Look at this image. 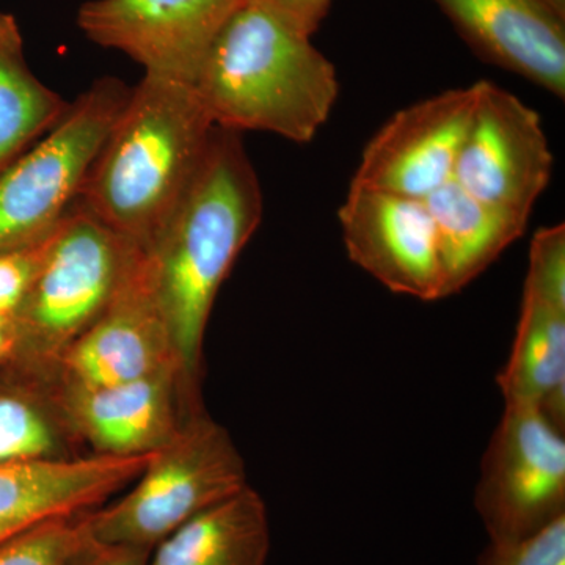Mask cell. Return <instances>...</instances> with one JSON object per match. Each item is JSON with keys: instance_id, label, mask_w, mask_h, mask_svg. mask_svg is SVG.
I'll return each mask as SVG.
<instances>
[{"instance_id": "cell-26", "label": "cell", "mask_w": 565, "mask_h": 565, "mask_svg": "<svg viewBox=\"0 0 565 565\" xmlns=\"http://www.w3.org/2000/svg\"><path fill=\"white\" fill-rule=\"evenodd\" d=\"M151 550L93 542L87 537L70 565H148Z\"/></svg>"}, {"instance_id": "cell-3", "label": "cell", "mask_w": 565, "mask_h": 565, "mask_svg": "<svg viewBox=\"0 0 565 565\" xmlns=\"http://www.w3.org/2000/svg\"><path fill=\"white\" fill-rule=\"evenodd\" d=\"M214 128L192 84L145 74L77 202L145 250L195 177Z\"/></svg>"}, {"instance_id": "cell-19", "label": "cell", "mask_w": 565, "mask_h": 565, "mask_svg": "<svg viewBox=\"0 0 565 565\" xmlns=\"http://www.w3.org/2000/svg\"><path fill=\"white\" fill-rule=\"evenodd\" d=\"M88 455L63 414L50 375L17 362L0 366V465Z\"/></svg>"}, {"instance_id": "cell-21", "label": "cell", "mask_w": 565, "mask_h": 565, "mask_svg": "<svg viewBox=\"0 0 565 565\" xmlns=\"http://www.w3.org/2000/svg\"><path fill=\"white\" fill-rule=\"evenodd\" d=\"M82 515L50 520L7 542L0 565H70L87 541Z\"/></svg>"}, {"instance_id": "cell-6", "label": "cell", "mask_w": 565, "mask_h": 565, "mask_svg": "<svg viewBox=\"0 0 565 565\" xmlns=\"http://www.w3.org/2000/svg\"><path fill=\"white\" fill-rule=\"evenodd\" d=\"M129 92L114 77L96 81L43 139L0 170V252L41 243L57 228Z\"/></svg>"}, {"instance_id": "cell-27", "label": "cell", "mask_w": 565, "mask_h": 565, "mask_svg": "<svg viewBox=\"0 0 565 565\" xmlns=\"http://www.w3.org/2000/svg\"><path fill=\"white\" fill-rule=\"evenodd\" d=\"M17 344L18 332L14 316L0 315V366L13 362Z\"/></svg>"}, {"instance_id": "cell-11", "label": "cell", "mask_w": 565, "mask_h": 565, "mask_svg": "<svg viewBox=\"0 0 565 565\" xmlns=\"http://www.w3.org/2000/svg\"><path fill=\"white\" fill-rule=\"evenodd\" d=\"M349 258L390 291L444 299L437 234L426 200L352 182L338 212Z\"/></svg>"}, {"instance_id": "cell-7", "label": "cell", "mask_w": 565, "mask_h": 565, "mask_svg": "<svg viewBox=\"0 0 565 565\" xmlns=\"http://www.w3.org/2000/svg\"><path fill=\"white\" fill-rule=\"evenodd\" d=\"M475 509L490 542L530 537L565 516V437L531 405L505 404L482 457Z\"/></svg>"}, {"instance_id": "cell-1", "label": "cell", "mask_w": 565, "mask_h": 565, "mask_svg": "<svg viewBox=\"0 0 565 565\" xmlns=\"http://www.w3.org/2000/svg\"><path fill=\"white\" fill-rule=\"evenodd\" d=\"M263 211L262 184L243 139L215 126L191 184L145 248L156 302L182 371L199 388L212 307Z\"/></svg>"}, {"instance_id": "cell-24", "label": "cell", "mask_w": 565, "mask_h": 565, "mask_svg": "<svg viewBox=\"0 0 565 565\" xmlns=\"http://www.w3.org/2000/svg\"><path fill=\"white\" fill-rule=\"evenodd\" d=\"M50 236L28 247L0 252V315L14 316L24 303L39 274Z\"/></svg>"}, {"instance_id": "cell-25", "label": "cell", "mask_w": 565, "mask_h": 565, "mask_svg": "<svg viewBox=\"0 0 565 565\" xmlns=\"http://www.w3.org/2000/svg\"><path fill=\"white\" fill-rule=\"evenodd\" d=\"M273 11L300 32L313 36L333 0H248Z\"/></svg>"}, {"instance_id": "cell-2", "label": "cell", "mask_w": 565, "mask_h": 565, "mask_svg": "<svg viewBox=\"0 0 565 565\" xmlns=\"http://www.w3.org/2000/svg\"><path fill=\"white\" fill-rule=\"evenodd\" d=\"M214 126L308 143L329 120L340 82L311 36L241 0L193 81Z\"/></svg>"}, {"instance_id": "cell-20", "label": "cell", "mask_w": 565, "mask_h": 565, "mask_svg": "<svg viewBox=\"0 0 565 565\" xmlns=\"http://www.w3.org/2000/svg\"><path fill=\"white\" fill-rule=\"evenodd\" d=\"M68 107L36 79L25 62L20 25L11 14L0 13V170L51 131Z\"/></svg>"}, {"instance_id": "cell-9", "label": "cell", "mask_w": 565, "mask_h": 565, "mask_svg": "<svg viewBox=\"0 0 565 565\" xmlns=\"http://www.w3.org/2000/svg\"><path fill=\"white\" fill-rule=\"evenodd\" d=\"M241 0H88L77 25L93 43L120 51L145 74L193 84Z\"/></svg>"}, {"instance_id": "cell-4", "label": "cell", "mask_w": 565, "mask_h": 565, "mask_svg": "<svg viewBox=\"0 0 565 565\" xmlns=\"http://www.w3.org/2000/svg\"><path fill=\"white\" fill-rule=\"evenodd\" d=\"M247 486V467L232 435L202 408L152 452L125 493L85 512L82 523L93 542L152 550Z\"/></svg>"}, {"instance_id": "cell-13", "label": "cell", "mask_w": 565, "mask_h": 565, "mask_svg": "<svg viewBox=\"0 0 565 565\" xmlns=\"http://www.w3.org/2000/svg\"><path fill=\"white\" fill-rule=\"evenodd\" d=\"M57 386V385H55ZM70 427L88 455L150 456L204 408L202 390L180 370L93 390L58 388Z\"/></svg>"}, {"instance_id": "cell-23", "label": "cell", "mask_w": 565, "mask_h": 565, "mask_svg": "<svg viewBox=\"0 0 565 565\" xmlns=\"http://www.w3.org/2000/svg\"><path fill=\"white\" fill-rule=\"evenodd\" d=\"M478 565H565V516L530 537L489 542Z\"/></svg>"}, {"instance_id": "cell-8", "label": "cell", "mask_w": 565, "mask_h": 565, "mask_svg": "<svg viewBox=\"0 0 565 565\" xmlns=\"http://www.w3.org/2000/svg\"><path fill=\"white\" fill-rule=\"evenodd\" d=\"M552 170L537 111L492 82H479L452 181L479 202L530 218Z\"/></svg>"}, {"instance_id": "cell-10", "label": "cell", "mask_w": 565, "mask_h": 565, "mask_svg": "<svg viewBox=\"0 0 565 565\" xmlns=\"http://www.w3.org/2000/svg\"><path fill=\"white\" fill-rule=\"evenodd\" d=\"M166 370L184 374L152 292L143 250L109 307L62 353L51 377L58 388L93 390Z\"/></svg>"}, {"instance_id": "cell-22", "label": "cell", "mask_w": 565, "mask_h": 565, "mask_svg": "<svg viewBox=\"0 0 565 565\" xmlns=\"http://www.w3.org/2000/svg\"><path fill=\"white\" fill-rule=\"evenodd\" d=\"M565 303V226L539 230L531 241L525 289Z\"/></svg>"}, {"instance_id": "cell-17", "label": "cell", "mask_w": 565, "mask_h": 565, "mask_svg": "<svg viewBox=\"0 0 565 565\" xmlns=\"http://www.w3.org/2000/svg\"><path fill=\"white\" fill-rule=\"evenodd\" d=\"M270 545L267 505L248 484L167 535L148 565H267Z\"/></svg>"}, {"instance_id": "cell-12", "label": "cell", "mask_w": 565, "mask_h": 565, "mask_svg": "<svg viewBox=\"0 0 565 565\" xmlns=\"http://www.w3.org/2000/svg\"><path fill=\"white\" fill-rule=\"evenodd\" d=\"M479 82L396 111L364 147L352 182L426 200L452 181Z\"/></svg>"}, {"instance_id": "cell-16", "label": "cell", "mask_w": 565, "mask_h": 565, "mask_svg": "<svg viewBox=\"0 0 565 565\" xmlns=\"http://www.w3.org/2000/svg\"><path fill=\"white\" fill-rule=\"evenodd\" d=\"M437 234L444 299L462 291L520 236L530 218L479 202L455 181L426 199Z\"/></svg>"}, {"instance_id": "cell-14", "label": "cell", "mask_w": 565, "mask_h": 565, "mask_svg": "<svg viewBox=\"0 0 565 565\" xmlns=\"http://www.w3.org/2000/svg\"><path fill=\"white\" fill-rule=\"evenodd\" d=\"M150 456L0 465V546L41 523L107 503L132 484Z\"/></svg>"}, {"instance_id": "cell-18", "label": "cell", "mask_w": 565, "mask_h": 565, "mask_svg": "<svg viewBox=\"0 0 565 565\" xmlns=\"http://www.w3.org/2000/svg\"><path fill=\"white\" fill-rule=\"evenodd\" d=\"M505 404L544 412L565 426V303L523 291L511 356L497 377Z\"/></svg>"}, {"instance_id": "cell-28", "label": "cell", "mask_w": 565, "mask_h": 565, "mask_svg": "<svg viewBox=\"0 0 565 565\" xmlns=\"http://www.w3.org/2000/svg\"><path fill=\"white\" fill-rule=\"evenodd\" d=\"M546 10L565 21V0H539Z\"/></svg>"}, {"instance_id": "cell-5", "label": "cell", "mask_w": 565, "mask_h": 565, "mask_svg": "<svg viewBox=\"0 0 565 565\" xmlns=\"http://www.w3.org/2000/svg\"><path fill=\"white\" fill-rule=\"evenodd\" d=\"M141 252L74 203L51 233L31 291L14 315L13 362L51 377L62 353L109 307Z\"/></svg>"}, {"instance_id": "cell-15", "label": "cell", "mask_w": 565, "mask_h": 565, "mask_svg": "<svg viewBox=\"0 0 565 565\" xmlns=\"http://www.w3.org/2000/svg\"><path fill=\"white\" fill-rule=\"evenodd\" d=\"M487 61L565 96V21L539 0H434Z\"/></svg>"}]
</instances>
